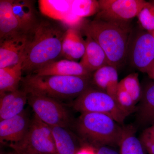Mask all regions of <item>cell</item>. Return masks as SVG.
Segmentation results:
<instances>
[{"mask_svg":"<svg viewBox=\"0 0 154 154\" xmlns=\"http://www.w3.org/2000/svg\"><path fill=\"white\" fill-rule=\"evenodd\" d=\"M12 11L24 33L32 34L40 21L38 19L33 1L12 0Z\"/></svg>","mask_w":154,"mask_h":154,"instance_id":"4fadbf2b","label":"cell"},{"mask_svg":"<svg viewBox=\"0 0 154 154\" xmlns=\"http://www.w3.org/2000/svg\"><path fill=\"white\" fill-rule=\"evenodd\" d=\"M72 106L74 110L81 113L106 114L120 124L123 123L129 115L121 109L113 97L104 91L91 87L75 99Z\"/></svg>","mask_w":154,"mask_h":154,"instance_id":"5b68a950","label":"cell"},{"mask_svg":"<svg viewBox=\"0 0 154 154\" xmlns=\"http://www.w3.org/2000/svg\"><path fill=\"white\" fill-rule=\"evenodd\" d=\"M119 85L129 94L136 105L140 102L142 90L137 73H133L127 76L119 82Z\"/></svg>","mask_w":154,"mask_h":154,"instance_id":"d4e9b609","label":"cell"},{"mask_svg":"<svg viewBox=\"0 0 154 154\" xmlns=\"http://www.w3.org/2000/svg\"><path fill=\"white\" fill-rule=\"evenodd\" d=\"M152 36H153L154 38V31L152 32Z\"/></svg>","mask_w":154,"mask_h":154,"instance_id":"836d02e7","label":"cell"},{"mask_svg":"<svg viewBox=\"0 0 154 154\" xmlns=\"http://www.w3.org/2000/svg\"><path fill=\"white\" fill-rule=\"evenodd\" d=\"M137 119L142 125H151L154 122V82L142 90L139 104L137 107Z\"/></svg>","mask_w":154,"mask_h":154,"instance_id":"d6986e66","label":"cell"},{"mask_svg":"<svg viewBox=\"0 0 154 154\" xmlns=\"http://www.w3.org/2000/svg\"></svg>","mask_w":154,"mask_h":154,"instance_id":"e575fe53","label":"cell"},{"mask_svg":"<svg viewBox=\"0 0 154 154\" xmlns=\"http://www.w3.org/2000/svg\"><path fill=\"white\" fill-rule=\"evenodd\" d=\"M33 34L20 33L0 40V68L22 63Z\"/></svg>","mask_w":154,"mask_h":154,"instance_id":"30bf717a","label":"cell"},{"mask_svg":"<svg viewBox=\"0 0 154 154\" xmlns=\"http://www.w3.org/2000/svg\"><path fill=\"white\" fill-rule=\"evenodd\" d=\"M116 101L121 109L128 115L136 111V105L134 102L131 96L119 85L116 93Z\"/></svg>","mask_w":154,"mask_h":154,"instance_id":"4316f807","label":"cell"},{"mask_svg":"<svg viewBox=\"0 0 154 154\" xmlns=\"http://www.w3.org/2000/svg\"><path fill=\"white\" fill-rule=\"evenodd\" d=\"M122 136L119 144L120 154H146V149L140 139L136 136L132 126L123 128Z\"/></svg>","mask_w":154,"mask_h":154,"instance_id":"603a6c76","label":"cell"},{"mask_svg":"<svg viewBox=\"0 0 154 154\" xmlns=\"http://www.w3.org/2000/svg\"><path fill=\"white\" fill-rule=\"evenodd\" d=\"M92 76H39L31 73L22 78L21 83L28 93L57 100L79 96L91 87Z\"/></svg>","mask_w":154,"mask_h":154,"instance_id":"3957f363","label":"cell"},{"mask_svg":"<svg viewBox=\"0 0 154 154\" xmlns=\"http://www.w3.org/2000/svg\"><path fill=\"white\" fill-rule=\"evenodd\" d=\"M96 17L116 22H128L137 17L145 5L144 0H99Z\"/></svg>","mask_w":154,"mask_h":154,"instance_id":"9c48e42d","label":"cell"},{"mask_svg":"<svg viewBox=\"0 0 154 154\" xmlns=\"http://www.w3.org/2000/svg\"><path fill=\"white\" fill-rule=\"evenodd\" d=\"M86 36V49L80 63L88 72L93 73L102 67L108 65L107 56L102 47L91 36Z\"/></svg>","mask_w":154,"mask_h":154,"instance_id":"9a60e30c","label":"cell"},{"mask_svg":"<svg viewBox=\"0 0 154 154\" xmlns=\"http://www.w3.org/2000/svg\"><path fill=\"white\" fill-rule=\"evenodd\" d=\"M22 33L24 32L13 14L12 0H1L0 40Z\"/></svg>","mask_w":154,"mask_h":154,"instance_id":"ac0fdd59","label":"cell"},{"mask_svg":"<svg viewBox=\"0 0 154 154\" xmlns=\"http://www.w3.org/2000/svg\"><path fill=\"white\" fill-rule=\"evenodd\" d=\"M6 154H18L17 153V152H16L15 151L12 152H10Z\"/></svg>","mask_w":154,"mask_h":154,"instance_id":"d6a6232c","label":"cell"},{"mask_svg":"<svg viewBox=\"0 0 154 154\" xmlns=\"http://www.w3.org/2000/svg\"><path fill=\"white\" fill-rule=\"evenodd\" d=\"M85 49V41L82 37L80 30L68 28L63 41L62 56L66 59L75 61L83 57Z\"/></svg>","mask_w":154,"mask_h":154,"instance_id":"e0dca14e","label":"cell"},{"mask_svg":"<svg viewBox=\"0 0 154 154\" xmlns=\"http://www.w3.org/2000/svg\"><path fill=\"white\" fill-rule=\"evenodd\" d=\"M72 0H39L42 14L48 18L62 22L72 11Z\"/></svg>","mask_w":154,"mask_h":154,"instance_id":"ffe728a7","label":"cell"},{"mask_svg":"<svg viewBox=\"0 0 154 154\" xmlns=\"http://www.w3.org/2000/svg\"><path fill=\"white\" fill-rule=\"evenodd\" d=\"M92 83L98 89L106 92L116 101L119 83L117 69L112 66H105L94 72Z\"/></svg>","mask_w":154,"mask_h":154,"instance_id":"2e32d148","label":"cell"},{"mask_svg":"<svg viewBox=\"0 0 154 154\" xmlns=\"http://www.w3.org/2000/svg\"><path fill=\"white\" fill-rule=\"evenodd\" d=\"M99 11V1L72 0V11L76 16L84 19L97 14Z\"/></svg>","mask_w":154,"mask_h":154,"instance_id":"cb8c5ba5","label":"cell"},{"mask_svg":"<svg viewBox=\"0 0 154 154\" xmlns=\"http://www.w3.org/2000/svg\"><path fill=\"white\" fill-rule=\"evenodd\" d=\"M76 154H96V151L91 147H84L79 150Z\"/></svg>","mask_w":154,"mask_h":154,"instance_id":"1f68e13d","label":"cell"},{"mask_svg":"<svg viewBox=\"0 0 154 154\" xmlns=\"http://www.w3.org/2000/svg\"><path fill=\"white\" fill-rule=\"evenodd\" d=\"M28 103L39 119L50 127L67 128L71 122L68 110L56 99L28 93Z\"/></svg>","mask_w":154,"mask_h":154,"instance_id":"52a82bcc","label":"cell"},{"mask_svg":"<svg viewBox=\"0 0 154 154\" xmlns=\"http://www.w3.org/2000/svg\"><path fill=\"white\" fill-rule=\"evenodd\" d=\"M22 63L0 68V95L14 92L19 89L22 77Z\"/></svg>","mask_w":154,"mask_h":154,"instance_id":"44dd1931","label":"cell"},{"mask_svg":"<svg viewBox=\"0 0 154 154\" xmlns=\"http://www.w3.org/2000/svg\"><path fill=\"white\" fill-rule=\"evenodd\" d=\"M137 17L141 28L152 33L154 31V1L146 2Z\"/></svg>","mask_w":154,"mask_h":154,"instance_id":"484cf974","label":"cell"},{"mask_svg":"<svg viewBox=\"0 0 154 154\" xmlns=\"http://www.w3.org/2000/svg\"><path fill=\"white\" fill-rule=\"evenodd\" d=\"M58 154H76L78 150L74 138L66 128L50 127Z\"/></svg>","mask_w":154,"mask_h":154,"instance_id":"7402d4cb","label":"cell"},{"mask_svg":"<svg viewBox=\"0 0 154 154\" xmlns=\"http://www.w3.org/2000/svg\"><path fill=\"white\" fill-rule=\"evenodd\" d=\"M102 47L108 64L118 68L125 62L130 35L132 29L129 22H121L96 17L84 22L81 30Z\"/></svg>","mask_w":154,"mask_h":154,"instance_id":"6da1fadb","label":"cell"},{"mask_svg":"<svg viewBox=\"0 0 154 154\" xmlns=\"http://www.w3.org/2000/svg\"><path fill=\"white\" fill-rule=\"evenodd\" d=\"M28 102V93L22 89L5 94L0 99V121L22 113Z\"/></svg>","mask_w":154,"mask_h":154,"instance_id":"5bb4252c","label":"cell"},{"mask_svg":"<svg viewBox=\"0 0 154 154\" xmlns=\"http://www.w3.org/2000/svg\"><path fill=\"white\" fill-rule=\"evenodd\" d=\"M96 152V154H120L116 151L107 146L98 147Z\"/></svg>","mask_w":154,"mask_h":154,"instance_id":"f1b7e54d","label":"cell"},{"mask_svg":"<svg viewBox=\"0 0 154 154\" xmlns=\"http://www.w3.org/2000/svg\"><path fill=\"white\" fill-rule=\"evenodd\" d=\"M9 146L18 154H58L50 127L34 114L24 138Z\"/></svg>","mask_w":154,"mask_h":154,"instance_id":"8992f818","label":"cell"},{"mask_svg":"<svg viewBox=\"0 0 154 154\" xmlns=\"http://www.w3.org/2000/svg\"><path fill=\"white\" fill-rule=\"evenodd\" d=\"M39 76L91 77L92 74L75 61L68 59L52 62L32 73Z\"/></svg>","mask_w":154,"mask_h":154,"instance_id":"7c38bea8","label":"cell"},{"mask_svg":"<svg viewBox=\"0 0 154 154\" xmlns=\"http://www.w3.org/2000/svg\"><path fill=\"white\" fill-rule=\"evenodd\" d=\"M143 73H146L149 78L154 81V60L146 67Z\"/></svg>","mask_w":154,"mask_h":154,"instance_id":"4dcf8cb0","label":"cell"},{"mask_svg":"<svg viewBox=\"0 0 154 154\" xmlns=\"http://www.w3.org/2000/svg\"><path fill=\"white\" fill-rule=\"evenodd\" d=\"M66 30L53 22L40 21L23 58L22 72L30 74L62 56V46Z\"/></svg>","mask_w":154,"mask_h":154,"instance_id":"7a4b0ae2","label":"cell"},{"mask_svg":"<svg viewBox=\"0 0 154 154\" xmlns=\"http://www.w3.org/2000/svg\"><path fill=\"white\" fill-rule=\"evenodd\" d=\"M30 120L24 110L19 115L0 121L1 142L10 144L22 140L28 131Z\"/></svg>","mask_w":154,"mask_h":154,"instance_id":"8fae6325","label":"cell"},{"mask_svg":"<svg viewBox=\"0 0 154 154\" xmlns=\"http://www.w3.org/2000/svg\"><path fill=\"white\" fill-rule=\"evenodd\" d=\"M154 60V38L142 28L130 35L126 60L133 67L143 72Z\"/></svg>","mask_w":154,"mask_h":154,"instance_id":"ba28073f","label":"cell"},{"mask_svg":"<svg viewBox=\"0 0 154 154\" xmlns=\"http://www.w3.org/2000/svg\"><path fill=\"white\" fill-rule=\"evenodd\" d=\"M141 142L149 154H154V139Z\"/></svg>","mask_w":154,"mask_h":154,"instance_id":"f546056e","label":"cell"},{"mask_svg":"<svg viewBox=\"0 0 154 154\" xmlns=\"http://www.w3.org/2000/svg\"><path fill=\"white\" fill-rule=\"evenodd\" d=\"M112 117L103 113H81L77 121L78 131L83 137L99 147L119 146L123 128Z\"/></svg>","mask_w":154,"mask_h":154,"instance_id":"277c9868","label":"cell"},{"mask_svg":"<svg viewBox=\"0 0 154 154\" xmlns=\"http://www.w3.org/2000/svg\"><path fill=\"white\" fill-rule=\"evenodd\" d=\"M140 139L141 141L154 139V122L144 131Z\"/></svg>","mask_w":154,"mask_h":154,"instance_id":"83f0119b","label":"cell"}]
</instances>
